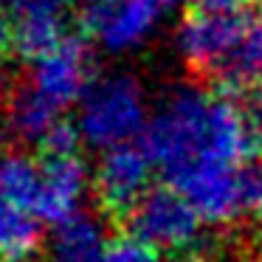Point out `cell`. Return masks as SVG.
Wrapping results in <instances>:
<instances>
[{"label":"cell","instance_id":"1","mask_svg":"<svg viewBox=\"0 0 262 262\" xmlns=\"http://www.w3.org/2000/svg\"><path fill=\"white\" fill-rule=\"evenodd\" d=\"M214 107L217 96L181 91L147 119L138 144L147 149L155 169L169 181L198 161L214 158Z\"/></svg>","mask_w":262,"mask_h":262},{"label":"cell","instance_id":"2","mask_svg":"<svg viewBox=\"0 0 262 262\" xmlns=\"http://www.w3.org/2000/svg\"><path fill=\"white\" fill-rule=\"evenodd\" d=\"M198 209L203 223L226 226L256 206L262 189V166L198 161L169 178Z\"/></svg>","mask_w":262,"mask_h":262},{"label":"cell","instance_id":"3","mask_svg":"<svg viewBox=\"0 0 262 262\" xmlns=\"http://www.w3.org/2000/svg\"><path fill=\"white\" fill-rule=\"evenodd\" d=\"M147 102L130 76H107L93 79L88 93L79 99L76 124L88 147L110 149L130 144L141 136L147 124Z\"/></svg>","mask_w":262,"mask_h":262},{"label":"cell","instance_id":"4","mask_svg":"<svg viewBox=\"0 0 262 262\" xmlns=\"http://www.w3.org/2000/svg\"><path fill=\"white\" fill-rule=\"evenodd\" d=\"M130 231L141 234L152 245L166 251H186L198 243L203 217L192 206V200L175 186H149V192L138 200V206L127 217Z\"/></svg>","mask_w":262,"mask_h":262},{"label":"cell","instance_id":"5","mask_svg":"<svg viewBox=\"0 0 262 262\" xmlns=\"http://www.w3.org/2000/svg\"><path fill=\"white\" fill-rule=\"evenodd\" d=\"M175 0H85L82 29L96 46L113 54L136 48Z\"/></svg>","mask_w":262,"mask_h":262},{"label":"cell","instance_id":"6","mask_svg":"<svg viewBox=\"0 0 262 262\" xmlns=\"http://www.w3.org/2000/svg\"><path fill=\"white\" fill-rule=\"evenodd\" d=\"M245 26H248L245 14L192 9L178 29V48L189 68H194L198 74L217 76L234 59Z\"/></svg>","mask_w":262,"mask_h":262},{"label":"cell","instance_id":"7","mask_svg":"<svg viewBox=\"0 0 262 262\" xmlns=\"http://www.w3.org/2000/svg\"><path fill=\"white\" fill-rule=\"evenodd\" d=\"M152 169L155 164L141 144H119L102 149V158L93 169V194L104 214L130 217L138 200L149 192Z\"/></svg>","mask_w":262,"mask_h":262},{"label":"cell","instance_id":"8","mask_svg":"<svg viewBox=\"0 0 262 262\" xmlns=\"http://www.w3.org/2000/svg\"><path fill=\"white\" fill-rule=\"evenodd\" d=\"M29 85L40 91L59 110L79 104V99L93 85V57L88 42L79 37H65L57 48L31 59Z\"/></svg>","mask_w":262,"mask_h":262},{"label":"cell","instance_id":"9","mask_svg":"<svg viewBox=\"0 0 262 262\" xmlns=\"http://www.w3.org/2000/svg\"><path fill=\"white\" fill-rule=\"evenodd\" d=\"M91 189H93V175L79 152L46 155L42 158V183L34 211L46 223H59L82 209L85 194Z\"/></svg>","mask_w":262,"mask_h":262},{"label":"cell","instance_id":"10","mask_svg":"<svg viewBox=\"0 0 262 262\" xmlns=\"http://www.w3.org/2000/svg\"><path fill=\"white\" fill-rule=\"evenodd\" d=\"M12 14V48L23 59H37L68 37L62 3L57 0H20Z\"/></svg>","mask_w":262,"mask_h":262},{"label":"cell","instance_id":"11","mask_svg":"<svg viewBox=\"0 0 262 262\" xmlns=\"http://www.w3.org/2000/svg\"><path fill=\"white\" fill-rule=\"evenodd\" d=\"M107 248V234L96 214L76 211L54 223L48 237V262H102Z\"/></svg>","mask_w":262,"mask_h":262},{"label":"cell","instance_id":"12","mask_svg":"<svg viewBox=\"0 0 262 262\" xmlns=\"http://www.w3.org/2000/svg\"><path fill=\"white\" fill-rule=\"evenodd\" d=\"M42 217L0 194V262H23L42 245Z\"/></svg>","mask_w":262,"mask_h":262},{"label":"cell","instance_id":"13","mask_svg":"<svg viewBox=\"0 0 262 262\" xmlns=\"http://www.w3.org/2000/svg\"><path fill=\"white\" fill-rule=\"evenodd\" d=\"M62 110L54 102H48L40 91L31 85L20 88L9 96L6 104V130L23 144H40L46 133L57 124Z\"/></svg>","mask_w":262,"mask_h":262},{"label":"cell","instance_id":"14","mask_svg":"<svg viewBox=\"0 0 262 262\" xmlns=\"http://www.w3.org/2000/svg\"><path fill=\"white\" fill-rule=\"evenodd\" d=\"M214 79L220 82L223 91L234 96L262 91V12L248 17L237 54Z\"/></svg>","mask_w":262,"mask_h":262},{"label":"cell","instance_id":"15","mask_svg":"<svg viewBox=\"0 0 262 262\" xmlns=\"http://www.w3.org/2000/svg\"><path fill=\"white\" fill-rule=\"evenodd\" d=\"M42 183V161L26 152H12L0 158V194L14 203L34 209Z\"/></svg>","mask_w":262,"mask_h":262},{"label":"cell","instance_id":"16","mask_svg":"<svg viewBox=\"0 0 262 262\" xmlns=\"http://www.w3.org/2000/svg\"><path fill=\"white\" fill-rule=\"evenodd\" d=\"M102 262H161V248L144 239L141 234L127 231L107 239Z\"/></svg>","mask_w":262,"mask_h":262},{"label":"cell","instance_id":"17","mask_svg":"<svg viewBox=\"0 0 262 262\" xmlns=\"http://www.w3.org/2000/svg\"><path fill=\"white\" fill-rule=\"evenodd\" d=\"M85 141L79 133V124L68 119H57V124L46 133V138L40 141L46 155H68V152H79V144Z\"/></svg>","mask_w":262,"mask_h":262},{"label":"cell","instance_id":"18","mask_svg":"<svg viewBox=\"0 0 262 262\" xmlns=\"http://www.w3.org/2000/svg\"><path fill=\"white\" fill-rule=\"evenodd\" d=\"M192 9L200 12H228V14H245L251 6L262 3V0H186Z\"/></svg>","mask_w":262,"mask_h":262},{"label":"cell","instance_id":"19","mask_svg":"<svg viewBox=\"0 0 262 262\" xmlns=\"http://www.w3.org/2000/svg\"><path fill=\"white\" fill-rule=\"evenodd\" d=\"M12 46V17L0 12V48Z\"/></svg>","mask_w":262,"mask_h":262},{"label":"cell","instance_id":"20","mask_svg":"<svg viewBox=\"0 0 262 262\" xmlns=\"http://www.w3.org/2000/svg\"><path fill=\"white\" fill-rule=\"evenodd\" d=\"M172 262H217V259H211V256H206V254H181Z\"/></svg>","mask_w":262,"mask_h":262},{"label":"cell","instance_id":"21","mask_svg":"<svg viewBox=\"0 0 262 262\" xmlns=\"http://www.w3.org/2000/svg\"><path fill=\"white\" fill-rule=\"evenodd\" d=\"M6 96V74H3V68H0V99Z\"/></svg>","mask_w":262,"mask_h":262},{"label":"cell","instance_id":"22","mask_svg":"<svg viewBox=\"0 0 262 262\" xmlns=\"http://www.w3.org/2000/svg\"><path fill=\"white\" fill-rule=\"evenodd\" d=\"M254 211L259 214V220H262V189H259V198H256V206H254Z\"/></svg>","mask_w":262,"mask_h":262},{"label":"cell","instance_id":"23","mask_svg":"<svg viewBox=\"0 0 262 262\" xmlns=\"http://www.w3.org/2000/svg\"><path fill=\"white\" fill-rule=\"evenodd\" d=\"M9 3H20V0H9ZM57 3H62V6H65V3H71V0H57Z\"/></svg>","mask_w":262,"mask_h":262},{"label":"cell","instance_id":"24","mask_svg":"<svg viewBox=\"0 0 262 262\" xmlns=\"http://www.w3.org/2000/svg\"><path fill=\"white\" fill-rule=\"evenodd\" d=\"M0 158H3V138H0Z\"/></svg>","mask_w":262,"mask_h":262},{"label":"cell","instance_id":"25","mask_svg":"<svg viewBox=\"0 0 262 262\" xmlns=\"http://www.w3.org/2000/svg\"><path fill=\"white\" fill-rule=\"evenodd\" d=\"M259 256H262V234H259Z\"/></svg>","mask_w":262,"mask_h":262},{"label":"cell","instance_id":"26","mask_svg":"<svg viewBox=\"0 0 262 262\" xmlns=\"http://www.w3.org/2000/svg\"><path fill=\"white\" fill-rule=\"evenodd\" d=\"M23 262H29V259H23Z\"/></svg>","mask_w":262,"mask_h":262}]
</instances>
